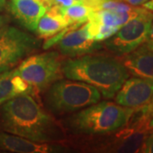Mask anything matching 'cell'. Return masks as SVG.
I'll use <instances>...</instances> for the list:
<instances>
[{
	"mask_svg": "<svg viewBox=\"0 0 153 153\" xmlns=\"http://www.w3.org/2000/svg\"><path fill=\"white\" fill-rule=\"evenodd\" d=\"M10 23V18L5 15H0V33L5 29Z\"/></svg>",
	"mask_w": 153,
	"mask_h": 153,
	"instance_id": "19",
	"label": "cell"
},
{
	"mask_svg": "<svg viewBox=\"0 0 153 153\" xmlns=\"http://www.w3.org/2000/svg\"><path fill=\"white\" fill-rule=\"evenodd\" d=\"M145 44L147 45V47L150 49H152L153 51V19L151 23V26L149 28V32H148L147 38Z\"/></svg>",
	"mask_w": 153,
	"mask_h": 153,
	"instance_id": "18",
	"label": "cell"
},
{
	"mask_svg": "<svg viewBox=\"0 0 153 153\" xmlns=\"http://www.w3.org/2000/svg\"><path fill=\"white\" fill-rule=\"evenodd\" d=\"M0 129L36 142L60 143L66 139L63 124L31 94H22L0 105Z\"/></svg>",
	"mask_w": 153,
	"mask_h": 153,
	"instance_id": "1",
	"label": "cell"
},
{
	"mask_svg": "<svg viewBox=\"0 0 153 153\" xmlns=\"http://www.w3.org/2000/svg\"><path fill=\"white\" fill-rule=\"evenodd\" d=\"M140 152L143 153H153V129L149 132L148 135L146 138L140 148Z\"/></svg>",
	"mask_w": 153,
	"mask_h": 153,
	"instance_id": "16",
	"label": "cell"
},
{
	"mask_svg": "<svg viewBox=\"0 0 153 153\" xmlns=\"http://www.w3.org/2000/svg\"><path fill=\"white\" fill-rule=\"evenodd\" d=\"M76 1H78L79 3H82V4H87V5L92 7L94 10H95L96 6L98 5L100 3H101L102 1H104V0H76Z\"/></svg>",
	"mask_w": 153,
	"mask_h": 153,
	"instance_id": "20",
	"label": "cell"
},
{
	"mask_svg": "<svg viewBox=\"0 0 153 153\" xmlns=\"http://www.w3.org/2000/svg\"><path fill=\"white\" fill-rule=\"evenodd\" d=\"M153 19V12L146 10L122 26L105 40V47L118 56L127 55L145 44Z\"/></svg>",
	"mask_w": 153,
	"mask_h": 153,
	"instance_id": "7",
	"label": "cell"
},
{
	"mask_svg": "<svg viewBox=\"0 0 153 153\" xmlns=\"http://www.w3.org/2000/svg\"><path fill=\"white\" fill-rule=\"evenodd\" d=\"M151 105H152V107H153V99H152V102H151Z\"/></svg>",
	"mask_w": 153,
	"mask_h": 153,
	"instance_id": "26",
	"label": "cell"
},
{
	"mask_svg": "<svg viewBox=\"0 0 153 153\" xmlns=\"http://www.w3.org/2000/svg\"><path fill=\"white\" fill-rule=\"evenodd\" d=\"M101 99L97 88L86 82L60 79L51 84L45 94V105L55 115L76 112Z\"/></svg>",
	"mask_w": 153,
	"mask_h": 153,
	"instance_id": "4",
	"label": "cell"
},
{
	"mask_svg": "<svg viewBox=\"0 0 153 153\" xmlns=\"http://www.w3.org/2000/svg\"><path fill=\"white\" fill-rule=\"evenodd\" d=\"M6 5H7L6 0H0V13L2 11L4 10V9L6 8Z\"/></svg>",
	"mask_w": 153,
	"mask_h": 153,
	"instance_id": "23",
	"label": "cell"
},
{
	"mask_svg": "<svg viewBox=\"0 0 153 153\" xmlns=\"http://www.w3.org/2000/svg\"><path fill=\"white\" fill-rule=\"evenodd\" d=\"M150 128L153 129V114L152 116V117H151V120H150Z\"/></svg>",
	"mask_w": 153,
	"mask_h": 153,
	"instance_id": "24",
	"label": "cell"
},
{
	"mask_svg": "<svg viewBox=\"0 0 153 153\" xmlns=\"http://www.w3.org/2000/svg\"><path fill=\"white\" fill-rule=\"evenodd\" d=\"M141 7L146 9L147 10H150L153 12V0H149L147 2H146L145 4H143Z\"/></svg>",
	"mask_w": 153,
	"mask_h": 153,
	"instance_id": "22",
	"label": "cell"
},
{
	"mask_svg": "<svg viewBox=\"0 0 153 153\" xmlns=\"http://www.w3.org/2000/svg\"><path fill=\"white\" fill-rule=\"evenodd\" d=\"M37 90L20 76L16 69L0 74V105L22 94H35Z\"/></svg>",
	"mask_w": 153,
	"mask_h": 153,
	"instance_id": "13",
	"label": "cell"
},
{
	"mask_svg": "<svg viewBox=\"0 0 153 153\" xmlns=\"http://www.w3.org/2000/svg\"><path fill=\"white\" fill-rule=\"evenodd\" d=\"M122 1L125 2V3L130 4V5L141 6L143 4H145L146 2H147L149 0H122Z\"/></svg>",
	"mask_w": 153,
	"mask_h": 153,
	"instance_id": "21",
	"label": "cell"
},
{
	"mask_svg": "<svg viewBox=\"0 0 153 153\" xmlns=\"http://www.w3.org/2000/svg\"><path fill=\"white\" fill-rule=\"evenodd\" d=\"M60 143L33 141L0 129V152L15 153H60L67 152Z\"/></svg>",
	"mask_w": 153,
	"mask_h": 153,
	"instance_id": "10",
	"label": "cell"
},
{
	"mask_svg": "<svg viewBox=\"0 0 153 153\" xmlns=\"http://www.w3.org/2000/svg\"><path fill=\"white\" fill-rule=\"evenodd\" d=\"M50 3L52 6H56L58 8H66L78 4L79 2L76 0H50Z\"/></svg>",
	"mask_w": 153,
	"mask_h": 153,
	"instance_id": "17",
	"label": "cell"
},
{
	"mask_svg": "<svg viewBox=\"0 0 153 153\" xmlns=\"http://www.w3.org/2000/svg\"><path fill=\"white\" fill-rule=\"evenodd\" d=\"M46 1H47V2H48V3H49V4L50 6H52L51 5V3H50V0H46Z\"/></svg>",
	"mask_w": 153,
	"mask_h": 153,
	"instance_id": "25",
	"label": "cell"
},
{
	"mask_svg": "<svg viewBox=\"0 0 153 153\" xmlns=\"http://www.w3.org/2000/svg\"><path fill=\"white\" fill-rule=\"evenodd\" d=\"M38 44V40L32 34L8 26L0 33V74L14 69Z\"/></svg>",
	"mask_w": 153,
	"mask_h": 153,
	"instance_id": "6",
	"label": "cell"
},
{
	"mask_svg": "<svg viewBox=\"0 0 153 153\" xmlns=\"http://www.w3.org/2000/svg\"><path fill=\"white\" fill-rule=\"evenodd\" d=\"M119 60L129 74L137 77L153 79V51L146 44L120 56Z\"/></svg>",
	"mask_w": 153,
	"mask_h": 153,
	"instance_id": "12",
	"label": "cell"
},
{
	"mask_svg": "<svg viewBox=\"0 0 153 153\" xmlns=\"http://www.w3.org/2000/svg\"><path fill=\"white\" fill-rule=\"evenodd\" d=\"M114 97L117 104L128 108L150 104L153 99V79L137 76L127 78Z\"/></svg>",
	"mask_w": 153,
	"mask_h": 153,
	"instance_id": "9",
	"label": "cell"
},
{
	"mask_svg": "<svg viewBox=\"0 0 153 153\" xmlns=\"http://www.w3.org/2000/svg\"><path fill=\"white\" fill-rule=\"evenodd\" d=\"M50 8L45 0H11L10 10L19 24L35 32L38 22Z\"/></svg>",
	"mask_w": 153,
	"mask_h": 153,
	"instance_id": "11",
	"label": "cell"
},
{
	"mask_svg": "<svg viewBox=\"0 0 153 153\" xmlns=\"http://www.w3.org/2000/svg\"><path fill=\"white\" fill-rule=\"evenodd\" d=\"M134 108L102 101L88 105L66 117L65 129L77 135H105L125 125Z\"/></svg>",
	"mask_w": 153,
	"mask_h": 153,
	"instance_id": "3",
	"label": "cell"
},
{
	"mask_svg": "<svg viewBox=\"0 0 153 153\" xmlns=\"http://www.w3.org/2000/svg\"><path fill=\"white\" fill-rule=\"evenodd\" d=\"M63 61L57 51L28 55L18 65L17 74L32 85L37 92H43L63 77Z\"/></svg>",
	"mask_w": 153,
	"mask_h": 153,
	"instance_id": "5",
	"label": "cell"
},
{
	"mask_svg": "<svg viewBox=\"0 0 153 153\" xmlns=\"http://www.w3.org/2000/svg\"><path fill=\"white\" fill-rule=\"evenodd\" d=\"M59 9L61 14L66 17L70 25L87 22L91 14L94 11L92 7L82 3H78L70 7Z\"/></svg>",
	"mask_w": 153,
	"mask_h": 153,
	"instance_id": "15",
	"label": "cell"
},
{
	"mask_svg": "<svg viewBox=\"0 0 153 153\" xmlns=\"http://www.w3.org/2000/svg\"><path fill=\"white\" fill-rule=\"evenodd\" d=\"M63 75L97 88L105 99L113 98L129 73L119 58L102 55H84L66 60L62 64Z\"/></svg>",
	"mask_w": 153,
	"mask_h": 153,
	"instance_id": "2",
	"label": "cell"
},
{
	"mask_svg": "<svg viewBox=\"0 0 153 153\" xmlns=\"http://www.w3.org/2000/svg\"><path fill=\"white\" fill-rule=\"evenodd\" d=\"M67 28V27H66ZM65 28L60 34H56L44 45V49H49L57 43L58 49L62 55L69 57H78L91 54L101 49L102 45L98 41L88 38L85 23H76Z\"/></svg>",
	"mask_w": 153,
	"mask_h": 153,
	"instance_id": "8",
	"label": "cell"
},
{
	"mask_svg": "<svg viewBox=\"0 0 153 153\" xmlns=\"http://www.w3.org/2000/svg\"><path fill=\"white\" fill-rule=\"evenodd\" d=\"M69 26V22L61 14L60 9L53 5L41 17L35 32L40 38L47 39L55 36Z\"/></svg>",
	"mask_w": 153,
	"mask_h": 153,
	"instance_id": "14",
	"label": "cell"
}]
</instances>
